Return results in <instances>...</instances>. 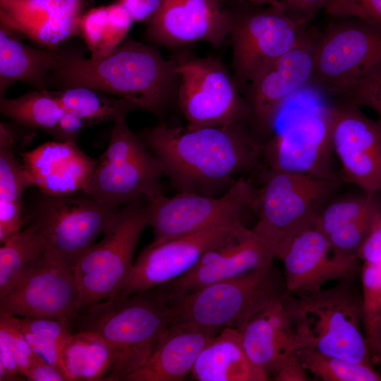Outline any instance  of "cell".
<instances>
[{
    "instance_id": "6da1fadb",
    "label": "cell",
    "mask_w": 381,
    "mask_h": 381,
    "mask_svg": "<svg viewBox=\"0 0 381 381\" xmlns=\"http://www.w3.org/2000/svg\"><path fill=\"white\" fill-rule=\"evenodd\" d=\"M138 136L179 192L212 196L253 169L262 151L242 123L198 128L160 123Z\"/></svg>"
},
{
    "instance_id": "7a4b0ae2",
    "label": "cell",
    "mask_w": 381,
    "mask_h": 381,
    "mask_svg": "<svg viewBox=\"0 0 381 381\" xmlns=\"http://www.w3.org/2000/svg\"><path fill=\"white\" fill-rule=\"evenodd\" d=\"M177 63L166 60L155 47L128 38L98 59L62 51L49 85L92 88L159 114L176 95Z\"/></svg>"
},
{
    "instance_id": "3957f363",
    "label": "cell",
    "mask_w": 381,
    "mask_h": 381,
    "mask_svg": "<svg viewBox=\"0 0 381 381\" xmlns=\"http://www.w3.org/2000/svg\"><path fill=\"white\" fill-rule=\"evenodd\" d=\"M79 329L95 333L113 349L116 367L109 381L125 380L147 361L172 322L167 301L156 288L95 303L77 317Z\"/></svg>"
},
{
    "instance_id": "277c9868",
    "label": "cell",
    "mask_w": 381,
    "mask_h": 381,
    "mask_svg": "<svg viewBox=\"0 0 381 381\" xmlns=\"http://www.w3.org/2000/svg\"><path fill=\"white\" fill-rule=\"evenodd\" d=\"M301 294L283 303L302 347L349 361L373 364L361 320V296L346 284Z\"/></svg>"
},
{
    "instance_id": "5b68a950",
    "label": "cell",
    "mask_w": 381,
    "mask_h": 381,
    "mask_svg": "<svg viewBox=\"0 0 381 381\" xmlns=\"http://www.w3.org/2000/svg\"><path fill=\"white\" fill-rule=\"evenodd\" d=\"M287 293L273 265L166 300L173 323L221 330L237 328Z\"/></svg>"
},
{
    "instance_id": "8992f818",
    "label": "cell",
    "mask_w": 381,
    "mask_h": 381,
    "mask_svg": "<svg viewBox=\"0 0 381 381\" xmlns=\"http://www.w3.org/2000/svg\"><path fill=\"white\" fill-rule=\"evenodd\" d=\"M334 176L269 168L255 188L251 208L258 221L253 230L275 246L315 222L339 186Z\"/></svg>"
},
{
    "instance_id": "52a82bcc",
    "label": "cell",
    "mask_w": 381,
    "mask_h": 381,
    "mask_svg": "<svg viewBox=\"0 0 381 381\" xmlns=\"http://www.w3.org/2000/svg\"><path fill=\"white\" fill-rule=\"evenodd\" d=\"M120 208L102 204L82 191L66 195L40 192L26 209L27 224L42 236L49 258L73 268L111 226Z\"/></svg>"
},
{
    "instance_id": "ba28073f",
    "label": "cell",
    "mask_w": 381,
    "mask_h": 381,
    "mask_svg": "<svg viewBox=\"0 0 381 381\" xmlns=\"http://www.w3.org/2000/svg\"><path fill=\"white\" fill-rule=\"evenodd\" d=\"M126 116L113 121L108 146L82 191L114 207L162 193L161 163L130 129Z\"/></svg>"
},
{
    "instance_id": "9c48e42d",
    "label": "cell",
    "mask_w": 381,
    "mask_h": 381,
    "mask_svg": "<svg viewBox=\"0 0 381 381\" xmlns=\"http://www.w3.org/2000/svg\"><path fill=\"white\" fill-rule=\"evenodd\" d=\"M147 226L145 198L121 206L102 239L76 262L73 270L80 293L79 313L116 296L123 289L131 272L137 245Z\"/></svg>"
},
{
    "instance_id": "30bf717a",
    "label": "cell",
    "mask_w": 381,
    "mask_h": 381,
    "mask_svg": "<svg viewBox=\"0 0 381 381\" xmlns=\"http://www.w3.org/2000/svg\"><path fill=\"white\" fill-rule=\"evenodd\" d=\"M315 32L310 83L336 94L342 88L381 72V32L353 18H333Z\"/></svg>"
},
{
    "instance_id": "8fae6325",
    "label": "cell",
    "mask_w": 381,
    "mask_h": 381,
    "mask_svg": "<svg viewBox=\"0 0 381 381\" xmlns=\"http://www.w3.org/2000/svg\"><path fill=\"white\" fill-rule=\"evenodd\" d=\"M255 187L241 177L221 196L179 192L147 200L148 226L159 244L207 229L244 224L243 215L251 207Z\"/></svg>"
},
{
    "instance_id": "7c38bea8",
    "label": "cell",
    "mask_w": 381,
    "mask_h": 381,
    "mask_svg": "<svg viewBox=\"0 0 381 381\" xmlns=\"http://www.w3.org/2000/svg\"><path fill=\"white\" fill-rule=\"evenodd\" d=\"M179 107L188 128L229 126L251 118L227 70L213 59L178 61Z\"/></svg>"
},
{
    "instance_id": "4fadbf2b",
    "label": "cell",
    "mask_w": 381,
    "mask_h": 381,
    "mask_svg": "<svg viewBox=\"0 0 381 381\" xmlns=\"http://www.w3.org/2000/svg\"><path fill=\"white\" fill-rule=\"evenodd\" d=\"M252 5L232 16L230 32L236 73L239 80L246 83L296 46L307 32L306 24L291 17L279 3Z\"/></svg>"
},
{
    "instance_id": "5bb4252c",
    "label": "cell",
    "mask_w": 381,
    "mask_h": 381,
    "mask_svg": "<svg viewBox=\"0 0 381 381\" xmlns=\"http://www.w3.org/2000/svg\"><path fill=\"white\" fill-rule=\"evenodd\" d=\"M79 301L73 268L44 254L0 298V312L56 319L71 325L79 313Z\"/></svg>"
},
{
    "instance_id": "9a60e30c",
    "label": "cell",
    "mask_w": 381,
    "mask_h": 381,
    "mask_svg": "<svg viewBox=\"0 0 381 381\" xmlns=\"http://www.w3.org/2000/svg\"><path fill=\"white\" fill-rule=\"evenodd\" d=\"M276 258L284 264L291 294L316 292L329 281L351 280L361 270L358 258L335 250L315 222L280 241Z\"/></svg>"
},
{
    "instance_id": "2e32d148",
    "label": "cell",
    "mask_w": 381,
    "mask_h": 381,
    "mask_svg": "<svg viewBox=\"0 0 381 381\" xmlns=\"http://www.w3.org/2000/svg\"><path fill=\"white\" fill-rule=\"evenodd\" d=\"M246 227L245 224L215 226L162 243H150L133 263L126 284L114 296H128L181 277L207 251L230 242Z\"/></svg>"
},
{
    "instance_id": "e0dca14e",
    "label": "cell",
    "mask_w": 381,
    "mask_h": 381,
    "mask_svg": "<svg viewBox=\"0 0 381 381\" xmlns=\"http://www.w3.org/2000/svg\"><path fill=\"white\" fill-rule=\"evenodd\" d=\"M329 112L331 148L344 180L375 196L381 191V123L348 102Z\"/></svg>"
},
{
    "instance_id": "ac0fdd59",
    "label": "cell",
    "mask_w": 381,
    "mask_h": 381,
    "mask_svg": "<svg viewBox=\"0 0 381 381\" xmlns=\"http://www.w3.org/2000/svg\"><path fill=\"white\" fill-rule=\"evenodd\" d=\"M274 258L275 245L246 227L230 242L207 251L189 272L156 289L165 300H170L272 265Z\"/></svg>"
},
{
    "instance_id": "d6986e66",
    "label": "cell",
    "mask_w": 381,
    "mask_h": 381,
    "mask_svg": "<svg viewBox=\"0 0 381 381\" xmlns=\"http://www.w3.org/2000/svg\"><path fill=\"white\" fill-rule=\"evenodd\" d=\"M315 31H307L291 49L255 73L247 83L252 119L263 131H270L286 100L310 83Z\"/></svg>"
},
{
    "instance_id": "ffe728a7",
    "label": "cell",
    "mask_w": 381,
    "mask_h": 381,
    "mask_svg": "<svg viewBox=\"0 0 381 381\" xmlns=\"http://www.w3.org/2000/svg\"><path fill=\"white\" fill-rule=\"evenodd\" d=\"M232 15L221 0H162L150 20L147 36L169 47L198 41L219 45L230 33Z\"/></svg>"
},
{
    "instance_id": "44dd1931",
    "label": "cell",
    "mask_w": 381,
    "mask_h": 381,
    "mask_svg": "<svg viewBox=\"0 0 381 381\" xmlns=\"http://www.w3.org/2000/svg\"><path fill=\"white\" fill-rule=\"evenodd\" d=\"M332 151L329 109L308 115L275 135L262 150L269 168L334 176L325 167Z\"/></svg>"
},
{
    "instance_id": "7402d4cb",
    "label": "cell",
    "mask_w": 381,
    "mask_h": 381,
    "mask_svg": "<svg viewBox=\"0 0 381 381\" xmlns=\"http://www.w3.org/2000/svg\"><path fill=\"white\" fill-rule=\"evenodd\" d=\"M83 0H0L1 25L47 49L78 34Z\"/></svg>"
},
{
    "instance_id": "603a6c76",
    "label": "cell",
    "mask_w": 381,
    "mask_h": 381,
    "mask_svg": "<svg viewBox=\"0 0 381 381\" xmlns=\"http://www.w3.org/2000/svg\"><path fill=\"white\" fill-rule=\"evenodd\" d=\"M19 155L31 186L49 195L83 191L97 164L70 140L47 142Z\"/></svg>"
},
{
    "instance_id": "cb8c5ba5",
    "label": "cell",
    "mask_w": 381,
    "mask_h": 381,
    "mask_svg": "<svg viewBox=\"0 0 381 381\" xmlns=\"http://www.w3.org/2000/svg\"><path fill=\"white\" fill-rule=\"evenodd\" d=\"M283 298L274 299L237 327L246 354L263 381L274 378L285 358L302 347Z\"/></svg>"
},
{
    "instance_id": "d4e9b609",
    "label": "cell",
    "mask_w": 381,
    "mask_h": 381,
    "mask_svg": "<svg viewBox=\"0 0 381 381\" xmlns=\"http://www.w3.org/2000/svg\"><path fill=\"white\" fill-rule=\"evenodd\" d=\"M221 330L186 323L171 324L146 363L126 381L183 380L203 349Z\"/></svg>"
},
{
    "instance_id": "484cf974",
    "label": "cell",
    "mask_w": 381,
    "mask_h": 381,
    "mask_svg": "<svg viewBox=\"0 0 381 381\" xmlns=\"http://www.w3.org/2000/svg\"><path fill=\"white\" fill-rule=\"evenodd\" d=\"M14 31L0 27V97L17 81L36 90H47L52 72L62 50L35 48L23 44Z\"/></svg>"
},
{
    "instance_id": "4316f807",
    "label": "cell",
    "mask_w": 381,
    "mask_h": 381,
    "mask_svg": "<svg viewBox=\"0 0 381 381\" xmlns=\"http://www.w3.org/2000/svg\"><path fill=\"white\" fill-rule=\"evenodd\" d=\"M11 126L0 123V241L27 224L23 195L31 186L22 160L17 156Z\"/></svg>"
},
{
    "instance_id": "83f0119b",
    "label": "cell",
    "mask_w": 381,
    "mask_h": 381,
    "mask_svg": "<svg viewBox=\"0 0 381 381\" xmlns=\"http://www.w3.org/2000/svg\"><path fill=\"white\" fill-rule=\"evenodd\" d=\"M190 373L198 381H263L246 354L239 331L230 327L203 349Z\"/></svg>"
},
{
    "instance_id": "f1b7e54d",
    "label": "cell",
    "mask_w": 381,
    "mask_h": 381,
    "mask_svg": "<svg viewBox=\"0 0 381 381\" xmlns=\"http://www.w3.org/2000/svg\"><path fill=\"white\" fill-rule=\"evenodd\" d=\"M62 356L69 381H109L116 367L111 347L97 334L87 331L72 333Z\"/></svg>"
},
{
    "instance_id": "f546056e",
    "label": "cell",
    "mask_w": 381,
    "mask_h": 381,
    "mask_svg": "<svg viewBox=\"0 0 381 381\" xmlns=\"http://www.w3.org/2000/svg\"><path fill=\"white\" fill-rule=\"evenodd\" d=\"M375 197L363 191L332 197L318 214L315 226L325 236L335 232L358 234L369 231L381 216Z\"/></svg>"
},
{
    "instance_id": "4dcf8cb0",
    "label": "cell",
    "mask_w": 381,
    "mask_h": 381,
    "mask_svg": "<svg viewBox=\"0 0 381 381\" xmlns=\"http://www.w3.org/2000/svg\"><path fill=\"white\" fill-rule=\"evenodd\" d=\"M0 111L19 125L44 131L60 141L59 124L65 111L52 91L35 90L12 99L1 97Z\"/></svg>"
},
{
    "instance_id": "1f68e13d",
    "label": "cell",
    "mask_w": 381,
    "mask_h": 381,
    "mask_svg": "<svg viewBox=\"0 0 381 381\" xmlns=\"http://www.w3.org/2000/svg\"><path fill=\"white\" fill-rule=\"evenodd\" d=\"M133 20L120 4L95 8L81 16L79 28L91 59L111 54L126 37Z\"/></svg>"
},
{
    "instance_id": "d6a6232c",
    "label": "cell",
    "mask_w": 381,
    "mask_h": 381,
    "mask_svg": "<svg viewBox=\"0 0 381 381\" xmlns=\"http://www.w3.org/2000/svg\"><path fill=\"white\" fill-rule=\"evenodd\" d=\"M52 92L64 111L80 117L87 126L114 121L137 109L123 99L86 87H72Z\"/></svg>"
},
{
    "instance_id": "836d02e7",
    "label": "cell",
    "mask_w": 381,
    "mask_h": 381,
    "mask_svg": "<svg viewBox=\"0 0 381 381\" xmlns=\"http://www.w3.org/2000/svg\"><path fill=\"white\" fill-rule=\"evenodd\" d=\"M0 248V298L46 252L44 240L32 225L10 235Z\"/></svg>"
},
{
    "instance_id": "e575fe53",
    "label": "cell",
    "mask_w": 381,
    "mask_h": 381,
    "mask_svg": "<svg viewBox=\"0 0 381 381\" xmlns=\"http://www.w3.org/2000/svg\"><path fill=\"white\" fill-rule=\"evenodd\" d=\"M11 315L33 351L61 371L69 381L62 353L66 341L73 333L71 325L52 318Z\"/></svg>"
},
{
    "instance_id": "d590c367",
    "label": "cell",
    "mask_w": 381,
    "mask_h": 381,
    "mask_svg": "<svg viewBox=\"0 0 381 381\" xmlns=\"http://www.w3.org/2000/svg\"><path fill=\"white\" fill-rule=\"evenodd\" d=\"M296 354L307 372L323 381H381L373 365L325 355L301 347Z\"/></svg>"
},
{
    "instance_id": "8d00e7d4",
    "label": "cell",
    "mask_w": 381,
    "mask_h": 381,
    "mask_svg": "<svg viewBox=\"0 0 381 381\" xmlns=\"http://www.w3.org/2000/svg\"><path fill=\"white\" fill-rule=\"evenodd\" d=\"M360 274L362 325L374 361L381 338V262H364Z\"/></svg>"
},
{
    "instance_id": "74e56055",
    "label": "cell",
    "mask_w": 381,
    "mask_h": 381,
    "mask_svg": "<svg viewBox=\"0 0 381 381\" xmlns=\"http://www.w3.org/2000/svg\"><path fill=\"white\" fill-rule=\"evenodd\" d=\"M324 10L332 18H353L381 32V0H327Z\"/></svg>"
},
{
    "instance_id": "f35d334b",
    "label": "cell",
    "mask_w": 381,
    "mask_h": 381,
    "mask_svg": "<svg viewBox=\"0 0 381 381\" xmlns=\"http://www.w3.org/2000/svg\"><path fill=\"white\" fill-rule=\"evenodd\" d=\"M346 99V102L372 109L381 123V72L369 75L336 93Z\"/></svg>"
},
{
    "instance_id": "ab89813d",
    "label": "cell",
    "mask_w": 381,
    "mask_h": 381,
    "mask_svg": "<svg viewBox=\"0 0 381 381\" xmlns=\"http://www.w3.org/2000/svg\"><path fill=\"white\" fill-rule=\"evenodd\" d=\"M255 4H268L277 2L283 5L288 14L302 23L313 18L324 9L327 0H243Z\"/></svg>"
},
{
    "instance_id": "60d3db41",
    "label": "cell",
    "mask_w": 381,
    "mask_h": 381,
    "mask_svg": "<svg viewBox=\"0 0 381 381\" xmlns=\"http://www.w3.org/2000/svg\"><path fill=\"white\" fill-rule=\"evenodd\" d=\"M6 327L0 323V381L24 380Z\"/></svg>"
},
{
    "instance_id": "b9f144b4",
    "label": "cell",
    "mask_w": 381,
    "mask_h": 381,
    "mask_svg": "<svg viewBox=\"0 0 381 381\" xmlns=\"http://www.w3.org/2000/svg\"><path fill=\"white\" fill-rule=\"evenodd\" d=\"M133 21L150 20L159 8L162 0H119Z\"/></svg>"
},
{
    "instance_id": "7bdbcfd3",
    "label": "cell",
    "mask_w": 381,
    "mask_h": 381,
    "mask_svg": "<svg viewBox=\"0 0 381 381\" xmlns=\"http://www.w3.org/2000/svg\"><path fill=\"white\" fill-rule=\"evenodd\" d=\"M357 257L363 262H381V217L358 250Z\"/></svg>"
},
{
    "instance_id": "ee69618b",
    "label": "cell",
    "mask_w": 381,
    "mask_h": 381,
    "mask_svg": "<svg viewBox=\"0 0 381 381\" xmlns=\"http://www.w3.org/2000/svg\"><path fill=\"white\" fill-rule=\"evenodd\" d=\"M30 381H68L59 369L48 363L37 355L35 361L25 375Z\"/></svg>"
},
{
    "instance_id": "f6af8a7d",
    "label": "cell",
    "mask_w": 381,
    "mask_h": 381,
    "mask_svg": "<svg viewBox=\"0 0 381 381\" xmlns=\"http://www.w3.org/2000/svg\"><path fill=\"white\" fill-rule=\"evenodd\" d=\"M296 351L285 358L280 365L274 380L277 381H308L310 379Z\"/></svg>"
},
{
    "instance_id": "bcb514c9",
    "label": "cell",
    "mask_w": 381,
    "mask_h": 381,
    "mask_svg": "<svg viewBox=\"0 0 381 381\" xmlns=\"http://www.w3.org/2000/svg\"><path fill=\"white\" fill-rule=\"evenodd\" d=\"M87 126L85 122L76 115L66 111L60 121V141H75L82 128Z\"/></svg>"
},
{
    "instance_id": "7dc6e473",
    "label": "cell",
    "mask_w": 381,
    "mask_h": 381,
    "mask_svg": "<svg viewBox=\"0 0 381 381\" xmlns=\"http://www.w3.org/2000/svg\"><path fill=\"white\" fill-rule=\"evenodd\" d=\"M373 361L374 363H377V362L381 363V338L379 341Z\"/></svg>"
}]
</instances>
